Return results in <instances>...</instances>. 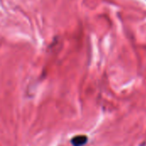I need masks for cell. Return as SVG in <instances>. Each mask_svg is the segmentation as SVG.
Returning a JSON list of instances; mask_svg holds the SVG:
<instances>
[{
	"label": "cell",
	"mask_w": 146,
	"mask_h": 146,
	"mask_svg": "<svg viewBox=\"0 0 146 146\" xmlns=\"http://www.w3.org/2000/svg\"><path fill=\"white\" fill-rule=\"evenodd\" d=\"M86 137L85 136H78L73 139V145L74 146H81L83 145L85 143H86Z\"/></svg>",
	"instance_id": "obj_1"
}]
</instances>
